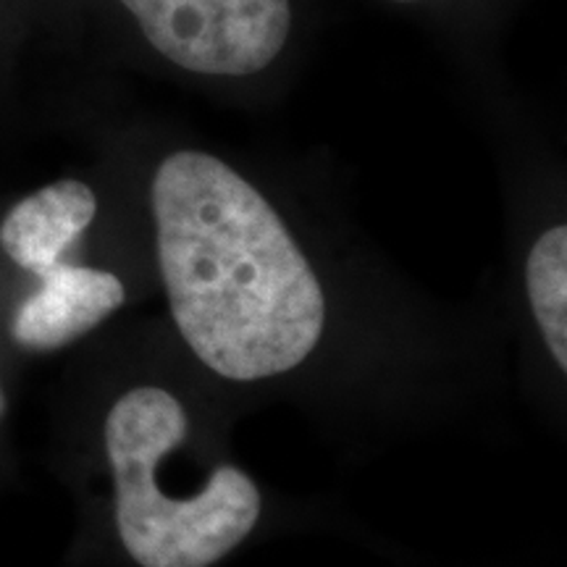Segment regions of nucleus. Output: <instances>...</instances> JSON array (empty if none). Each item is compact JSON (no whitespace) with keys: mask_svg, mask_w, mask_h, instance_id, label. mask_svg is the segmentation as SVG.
Here are the masks:
<instances>
[{"mask_svg":"<svg viewBox=\"0 0 567 567\" xmlns=\"http://www.w3.org/2000/svg\"><path fill=\"white\" fill-rule=\"evenodd\" d=\"M151 208L168 313L205 371L260 384L313 358L321 276L260 189L216 155L176 151L155 168Z\"/></svg>","mask_w":567,"mask_h":567,"instance_id":"f257e3e1","label":"nucleus"},{"mask_svg":"<svg viewBox=\"0 0 567 567\" xmlns=\"http://www.w3.org/2000/svg\"><path fill=\"white\" fill-rule=\"evenodd\" d=\"M189 415L172 389L137 384L113 400L103 452L118 542L140 567H210L258 526L264 494L237 465H216L195 492H168L161 463L184 444Z\"/></svg>","mask_w":567,"mask_h":567,"instance_id":"f03ea898","label":"nucleus"},{"mask_svg":"<svg viewBox=\"0 0 567 567\" xmlns=\"http://www.w3.org/2000/svg\"><path fill=\"white\" fill-rule=\"evenodd\" d=\"M147 42L205 76L264 71L292 30L289 0H122Z\"/></svg>","mask_w":567,"mask_h":567,"instance_id":"7ed1b4c3","label":"nucleus"},{"mask_svg":"<svg viewBox=\"0 0 567 567\" xmlns=\"http://www.w3.org/2000/svg\"><path fill=\"white\" fill-rule=\"evenodd\" d=\"M34 279L38 287L19 302L11 321V337L21 350H63L95 331L126 302L124 281L95 266L61 260Z\"/></svg>","mask_w":567,"mask_h":567,"instance_id":"20e7f679","label":"nucleus"},{"mask_svg":"<svg viewBox=\"0 0 567 567\" xmlns=\"http://www.w3.org/2000/svg\"><path fill=\"white\" fill-rule=\"evenodd\" d=\"M97 216L90 184L59 179L21 197L0 224V247L21 271L38 276L61 264Z\"/></svg>","mask_w":567,"mask_h":567,"instance_id":"39448f33","label":"nucleus"},{"mask_svg":"<svg viewBox=\"0 0 567 567\" xmlns=\"http://www.w3.org/2000/svg\"><path fill=\"white\" fill-rule=\"evenodd\" d=\"M526 297L549 358L567 371V226H549L526 258Z\"/></svg>","mask_w":567,"mask_h":567,"instance_id":"423d86ee","label":"nucleus"},{"mask_svg":"<svg viewBox=\"0 0 567 567\" xmlns=\"http://www.w3.org/2000/svg\"><path fill=\"white\" fill-rule=\"evenodd\" d=\"M6 415V392H3V384H0V417Z\"/></svg>","mask_w":567,"mask_h":567,"instance_id":"0eeeda50","label":"nucleus"},{"mask_svg":"<svg viewBox=\"0 0 567 567\" xmlns=\"http://www.w3.org/2000/svg\"><path fill=\"white\" fill-rule=\"evenodd\" d=\"M394 3H415V0H394Z\"/></svg>","mask_w":567,"mask_h":567,"instance_id":"6e6552de","label":"nucleus"}]
</instances>
